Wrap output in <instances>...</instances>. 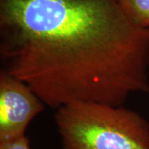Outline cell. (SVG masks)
<instances>
[{
	"instance_id": "3957f363",
	"label": "cell",
	"mask_w": 149,
	"mask_h": 149,
	"mask_svg": "<svg viewBox=\"0 0 149 149\" xmlns=\"http://www.w3.org/2000/svg\"><path fill=\"white\" fill-rule=\"evenodd\" d=\"M44 103L23 81L0 70V143L25 135L28 124Z\"/></svg>"
},
{
	"instance_id": "277c9868",
	"label": "cell",
	"mask_w": 149,
	"mask_h": 149,
	"mask_svg": "<svg viewBox=\"0 0 149 149\" xmlns=\"http://www.w3.org/2000/svg\"><path fill=\"white\" fill-rule=\"evenodd\" d=\"M117 3L133 25L149 28V0H117Z\"/></svg>"
},
{
	"instance_id": "6da1fadb",
	"label": "cell",
	"mask_w": 149,
	"mask_h": 149,
	"mask_svg": "<svg viewBox=\"0 0 149 149\" xmlns=\"http://www.w3.org/2000/svg\"><path fill=\"white\" fill-rule=\"evenodd\" d=\"M0 56L1 70L56 109L149 92V28L117 0H0Z\"/></svg>"
},
{
	"instance_id": "7a4b0ae2",
	"label": "cell",
	"mask_w": 149,
	"mask_h": 149,
	"mask_svg": "<svg viewBox=\"0 0 149 149\" xmlns=\"http://www.w3.org/2000/svg\"><path fill=\"white\" fill-rule=\"evenodd\" d=\"M64 149H149V123L123 106L75 101L56 109Z\"/></svg>"
},
{
	"instance_id": "5b68a950",
	"label": "cell",
	"mask_w": 149,
	"mask_h": 149,
	"mask_svg": "<svg viewBox=\"0 0 149 149\" xmlns=\"http://www.w3.org/2000/svg\"><path fill=\"white\" fill-rule=\"evenodd\" d=\"M0 149H31L29 139L24 135L18 139L0 143Z\"/></svg>"
}]
</instances>
